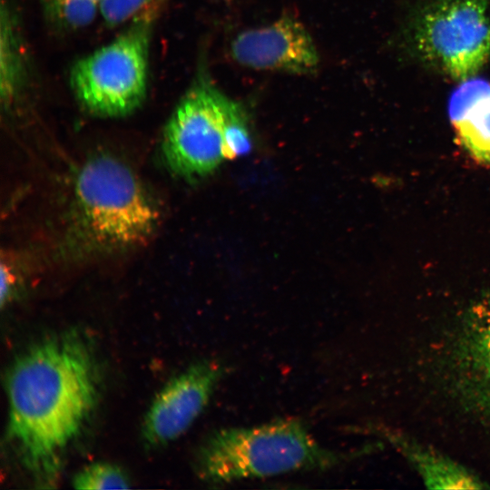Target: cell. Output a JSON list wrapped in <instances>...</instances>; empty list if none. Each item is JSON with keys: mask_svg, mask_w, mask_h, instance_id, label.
I'll list each match as a JSON object with an SVG mask.
<instances>
[{"mask_svg": "<svg viewBox=\"0 0 490 490\" xmlns=\"http://www.w3.org/2000/svg\"><path fill=\"white\" fill-rule=\"evenodd\" d=\"M98 381L93 353L74 331L33 345L10 368L7 437L41 483L56 477L62 454L91 416Z\"/></svg>", "mask_w": 490, "mask_h": 490, "instance_id": "obj_1", "label": "cell"}, {"mask_svg": "<svg viewBox=\"0 0 490 490\" xmlns=\"http://www.w3.org/2000/svg\"><path fill=\"white\" fill-rule=\"evenodd\" d=\"M346 459L345 454L320 445L302 422L287 418L212 432L200 446L196 468L203 481L220 485L328 469Z\"/></svg>", "mask_w": 490, "mask_h": 490, "instance_id": "obj_2", "label": "cell"}, {"mask_svg": "<svg viewBox=\"0 0 490 490\" xmlns=\"http://www.w3.org/2000/svg\"><path fill=\"white\" fill-rule=\"evenodd\" d=\"M74 206L82 233L93 246L119 250L144 243L159 211L133 172L111 156H97L80 170Z\"/></svg>", "mask_w": 490, "mask_h": 490, "instance_id": "obj_3", "label": "cell"}, {"mask_svg": "<svg viewBox=\"0 0 490 490\" xmlns=\"http://www.w3.org/2000/svg\"><path fill=\"white\" fill-rule=\"evenodd\" d=\"M158 13L152 10L138 15L113 41L73 64L70 86L88 113L100 117H122L143 103L150 45Z\"/></svg>", "mask_w": 490, "mask_h": 490, "instance_id": "obj_4", "label": "cell"}, {"mask_svg": "<svg viewBox=\"0 0 490 490\" xmlns=\"http://www.w3.org/2000/svg\"><path fill=\"white\" fill-rule=\"evenodd\" d=\"M422 59L453 79L472 77L490 56L486 0H436L414 25Z\"/></svg>", "mask_w": 490, "mask_h": 490, "instance_id": "obj_5", "label": "cell"}, {"mask_svg": "<svg viewBox=\"0 0 490 490\" xmlns=\"http://www.w3.org/2000/svg\"><path fill=\"white\" fill-rule=\"evenodd\" d=\"M220 96L202 73L174 108L162 140L165 162L174 174L201 177L226 159Z\"/></svg>", "mask_w": 490, "mask_h": 490, "instance_id": "obj_6", "label": "cell"}, {"mask_svg": "<svg viewBox=\"0 0 490 490\" xmlns=\"http://www.w3.org/2000/svg\"><path fill=\"white\" fill-rule=\"evenodd\" d=\"M225 372L218 360L199 361L171 379L149 408L143 435L151 445L168 444L184 434L208 405Z\"/></svg>", "mask_w": 490, "mask_h": 490, "instance_id": "obj_7", "label": "cell"}, {"mask_svg": "<svg viewBox=\"0 0 490 490\" xmlns=\"http://www.w3.org/2000/svg\"><path fill=\"white\" fill-rule=\"evenodd\" d=\"M230 54L248 68L292 74H313L319 62L309 33L289 15L238 34L231 42Z\"/></svg>", "mask_w": 490, "mask_h": 490, "instance_id": "obj_8", "label": "cell"}, {"mask_svg": "<svg viewBox=\"0 0 490 490\" xmlns=\"http://www.w3.org/2000/svg\"><path fill=\"white\" fill-rule=\"evenodd\" d=\"M456 359L465 395L490 416V296L468 316L457 340Z\"/></svg>", "mask_w": 490, "mask_h": 490, "instance_id": "obj_9", "label": "cell"}, {"mask_svg": "<svg viewBox=\"0 0 490 490\" xmlns=\"http://www.w3.org/2000/svg\"><path fill=\"white\" fill-rule=\"evenodd\" d=\"M32 68L22 33L19 15L10 0H1L0 8V98L10 110L28 94Z\"/></svg>", "mask_w": 490, "mask_h": 490, "instance_id": "obj_10", "label": "cell"}, {"mask_svg": "<svg viewBox=\"0 0 490 490\" xmlns=\"http://www.w3.org/2000/svg\"><path fill=\"white\" fill-rule=\"evenodd\" d=\"M429 488H484L475 475L428 446L400 436L389 437Z\"/></svg>", "mask_w": 490, "mask_h": 490, "instance_id": "obj_11", "label": "cell"}, {"mask_svg": "<svg viewBox=\"0 0 490 490\" xmlns=\"http://www.w3.org/2000/svg\"><path fill=\"white\" fill-rule=\"evenodd\" d=\"M449 118L459 142L473 158L490 164V83Z\"/></svg>", "mask_w": 490, "mask_h": 490, "instance_id": "obj_12", "label": "cell"}, {"mask_svg": "<svg viewBox=\"0 0 490 490\" xmlns=\"http://www.w3.org/2000/svg\"><path fill=\"white\" fill-rule=\"evenodd\" d=\"M46 20L54 28L74 31L83 28L100 13V4L93 0H39Z\"/></svg>", "mask_w": 490, "mask_h": 490, "instance_id": "obj_13", "label": "cell"}, {"mask_svg": "<svg viewBox=\"0 0 490 490\" xmlns=\"http://www.w3.org/2000/svg\"><path fill=\"white\" fill-rule=\"evenodd\" d=\"M224 130V154L232 159L247 154L252 147L247 113L243 106L223 93L220 96Z\"/></svg>", "mask_w": 490, "mask_h": 490, "instance_id": "obj_14", "label": "cell"}, {"mask_svg": "<svg viewBox=\"0 0 490 490\" xmlns=\"http://www.w3.org/2000/svg\"><path fill=\"white\" fill-rule=\"evenodd\" d=\"M74 487L77 489H126L129 481L123 472L109 463H94L82 469L73 480Z\"/></svg>", "mask_w": 490, "mask_h": 490, "instance_id": "obj_15", "label": "cell"}, {"mask_svg": "<svg viewBox=\"0 0 490 490\" xmlns=\"http://www.w3.org/2000/svg\"><path fill=\"white\" fill-rule=\"evenodd\" d=\"M169 0H103L100 14L109 26H116L131 22L138 15L152 11L160 10L161 6Z\"/></svg>", "mask_w": 490, "mask_h": 490, "instance_id": "obj_16", "label": "cell"}, {"mask_svg": "<svg viewBox=\"0 0 490 490\" xmlns=\"http://www.w3.org/2000/svg\"><path fill=\"white\" fill-rule=\"evenodd\" d=\"M93 1L98 2L100 5L103 2V0H93Z\"/></svg>", "mask_w": 490, "mask_h": 490, "instance_id": "obj_17", "label": "cell"}]
</instances>
